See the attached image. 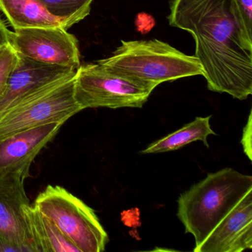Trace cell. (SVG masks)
<instances>
[{"mask_svg":"<svg viewBox=\"0 0 252 252\" xmlns=\"http://www.w3.org/2000/svg\"><path fill=\"white\" fill-rule=\"evenodd\" d=\"M0 11L14 30L29 28L73 26L69 20L52 15L39 0H0Z\"/></svg>","mask_w":252,"mask_h":252,"instance_id":"12","label":"cell"},{"mask_svg":"<svg viewBox=\"0 0 252 252\" xmlns=\"http://www.w3.org/2000/svg\"><path fill=\"white\" fill-rule=\"evenodd\" d=\"M252 190V177L232 168L209 174L180 195L177 216L198 247L222 218Z\"/></svg>","mask_w":252,"mask_h":252,"instance_id":"2","label":"cell"},{"mask_svg":"<svg viewBox=\"0 0 252 252\" xmlns=\"http://www.w3.org/2000/svg\"><path fill=\"white\" fill-rule=\"evenodd\" d=\"M156 84L122 76L97 63L81 64L75 76L74 95L82 110L88 108H141Z\"/></svg>","mask_w":252,"mask_h":252,"instance_id":"5","label":"cell"},{"mask_svg":"<svg viewBox=\"0 0 252 252\" xmlns=\"http://www.w3.org/2000/svg\"><path fill=\"white\" fill-rule=\"evenodd\" d=\"M18 60L17 51L11 45L0 50V98L3 94L8 76Z\"/></svg>","mask_w":252,"mask_h":252,"instance_id":"17","label":"cell"},{"mask_svg":"<svg viewBox=\"0 0 252 252\" xmlns=\"http://www.w3.org/2000/svg\"><path fill=\"white\" fill-rule=\"evenodd\" d=\"M232 6L242 32L252 41V0H232Z\"/></svg>","mask_w":252,"mask_h":252,"instance_id":"16","label":"cell"},{"mask_svg":"<svg viewBox=\"0 0 252 252\" xmlns=\"http://www.w3.org/2000/svg\"><path fill=\"white\" fill-rule=\"evenodd\" d=\"M107 70L158 86L165 82L203 75L195 56H188L158 39L122 41L109 58L98 62Z\"/></svg>","mask_w":252,"mask_h":252,"instance_id":"3","label":"cell"},{"mask_svg":"<svg viewBox=\"0 0 252 252\" xmlns=\"http://www.w3.org/2000/svg\"><path fill=\"white\" fill-rule=\"evenodd\" d=\"M10 45L18 54L45 64L77 70L81 66L78 41L63 28H29L11 32Z\"/></svg>","mask_w":252,"mask_h":252,"instance_id":"8","label":"cell"},{"mask_svg":"<svg viewBox=\"0 0 252 252\" xmlns=\"http://www.w3.org/2000/svg\"><path fill=\"white\" fill-rule=\"evenodd\" d=\"M210 119L211 116L196 117L193 122L184 125L178 130L150 144L141 153L142 154H153L174 151L197 141H203L205 146L209 148L207 137L210 135H216L211 128Z\"/></svg>","mask_w":252,"mask_h":252,"instance_id":"14","label":"cell"},{"mask_svg":"<svg viewBox=\"0 0 252 252\" xmlns=\"http://www.w3.org/2000/svg\"><path fill=\"white\" fill-rule=\"evenodd\" d=\"M25 212L36 252H79L57 225L33 205L26 206Z\"/></svg>","mask_w":252,"mask_h":252,"instance_id":"13","label":"cell"},{"mask_svg":"<svg viewBox=\"0 0 252 252\" xmlns=\"http://www.w3.org/2000/svg\"><path fill=\"white\" fill-rule=\"evenodd\" d=\"M11 32L5 22L0 18V50L11 42Z\"/></svg>","mask_w":252,"mask_h":252,"instance_id":"19","label":"cell"},{"mask_svg":"<svg viewBox=\"0 0 252 252\" xmlns=\"http://www.w3.org/2000/svg\"><path fill=\"white\" fill-rule=\"evenodd\" d=\"M27 178L22 171L0 175V252H36L25 212L31 204L25 189Z\"/></svg>","mask_w":252,"mask_h":252,"instance_id":"7","label":"cell"},{"mask_svg":"<svg viewBox=\"0 0 252 252\" xmlns=\"http://www.w3.org/2000/svg\"><path fill=\"white\" fill-rule=\"evenodd\" d=\"M52 15L75 25L86 18L94 0H39Z\"/></svg>","mask_w":252,"mask_h":252,"instance_id":"15","label":"cell"},{"mask_svg":"<svg viewBox=\"0 0 252 252\" xmlns=\"http://www.w3.org/2000/svg\"><path fill=\"white\" fill-rule=\"evenodd\" d=\"M252 249V190L222 218L194 252H241Z\"/></svg>","mask_w":252,"mask_h":252,"instance_id":"10","label":"cell"},{"mask_svg":"<svg viewBox=\"0 0 252 252\" xmlns=\"http://www.w3.org/2000/svg\"><path fill=\"white\" fill-rule=\"evenodd\" d=\"M76 74L60 79L0 117V139L51 123L63 125L82 111L74 95Z\"/></svg>","mask_w":252,"mask_h":252,"instance_id":"6","label":"cell"},{"mask_svg":"<svg viewBox=\"0 0 252 252\" xmlns=\"http://www.w3.org/2000/svg\"><path fill=\"white\" fill-rule=\"evenodd\" d=\"M252 112L249 116V120L243 129V138H242L241 144L243 147L245 153L249 159L252 160Z\"/></svg>","mask_w":252,"mask_h":252,"instance_id":"18","label":"cell"},{"mask_svg":"<svg viewBox=\"0 0 252 252\" xmlns=\"http://www.w3.org/2000/svg\"><path fill=\"white\" fill-rule=\"evenodd\" d=\"M62 126L60 123L48 124L0 139V175L22 171L30 177L33 160Z\"/></svg>","mask_w":252,"mask_h":252,"instance_id":"11","label":"cell"},{"mask_svg":"<svg viewBox=\"0 0 252 252\" xmlns=\"http://www.w3.org/2000/svg\"><path fill=\"white\" fill-rule=\"evenodd\" d=\"M3 94L0 98V117L14 106L48 85L76 74L77 70L63 66L45 64L18 54Z\"/></svg>","mask_w":252,"mask_h":252,"instance_id":"9","label":"cell"},{"mask_svg":"<svg viewBox=\"0 0 252 252\" xmlns=\"http://www.w3.org/2000/svg\"><path fill=\"white\" fill-rule=\"evenodd\" d=\"M33 205L79 252L105 250L108 235L94 209L63 187L48 185Z\"/></svg>","mask_w":252,"mask_h":252,"instance_id":"4","label":"cell"},{"mask_svg":"<svg viewBox=\"0 0 252 252\" xmlns=\"http://www.w3.org/2000/svg\"><path fill=\"white\" fill-rule=\"evenodd\" d=\"M169 26L188 32L209 90L245 100L252 94V41L245 36L232 0H172Z\"/></svg>","mask_w":252,"mask_h":252,"instance_id":"1","label":"cell"}]
</instances>
